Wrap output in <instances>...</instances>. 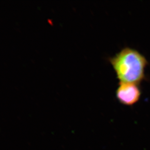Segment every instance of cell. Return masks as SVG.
Listing matches in <instances>:
<instances>
[{"label": "cell", "instance_id": "cell-1", "mask_svg": "<svg viewBox=\"0 0 150 150\" xmlns=\"http://www.w3.org/2000/svg\"><path fill=\"white\" fill-rule=\"evenodd\" d=\"M109 61L120 82L139 84L145 78L147 60L134 49L124 47L109 58Z\"/></svg>", "mask_w": 150, "mask_h": 150}, {"label": "cell", "instance_id": "cell-2", "mask_svg": "<svg viewBox=\"0 0 150 150\" xmlns=\"http://www.w3.org/2000/svg\"><path fill=\"white\" fill-rule=\"evenodd\" d=\"M141 90L138 84L120 82L116 91V96L120 103L125 105H132L139 101Z\"/></svg>", "mask_w": 150, "mask_h": 150}]
</instances>
